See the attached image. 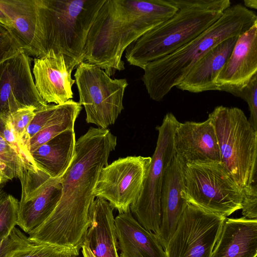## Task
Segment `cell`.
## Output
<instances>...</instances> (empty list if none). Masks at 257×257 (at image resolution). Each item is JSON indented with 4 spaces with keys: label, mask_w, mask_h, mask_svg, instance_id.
Wrapping results in <instances>:
<instances>
[{
    "label": "cell",
    "mask_w": 257,
    "mask_h": 257,
    "mask_svg": "<svg viewBox=\"0 0 257 257\" xmlns=\"http://www.w3.org/2000/svg\"><path fill=\"white\" fill-rule=\"evenodd\" d=\"M0 160L7 167L8 177L20 179L25 170L23 163L13 149L0 137Z\"/></svg>",
    "instance_id": "28"
},
{
    "label": "cell",
    "mask_w": 257,
    "mask_h": 257,
    "mask_svg": "<svg viewBox=\"0 0 257 257\" xmlns=\"http://www.w3.org/2000/svg\"><path fill=\"white\" fill-rule=\"evenodd\" d=\"M241 208L242 217L257 219V187L252 184L242 188Z\"/></svg>",
    "instance_id": "33"
},
{
    "label": "cell",
    "mask_w": 257,
    "mask_h": 257,
    "mask_svg": "<svg viewBox=\"0 0 257 257\" xmlns=\"http://www.w3.org/2000/svg\"><path fill=\"white\" fill-rule=\"evenodd\" d=\"M231 94L241 98L247 103L250 112L248 120L254 130L257 131V74L253 76L246 86Z\"/></svg>",
    "instance_id": "29"
},
{
    "label": "cell",
    "mask_w": 257,
    "mask_h": 257,
    "mask_svg": "<svg viewBox=\"0 0 257 257\" xmlns=\"http://www.w3.org/2000/svg\"><path fill=\"white\" fill-rule=\"evenodd\" d=\"M36 109L34 106H26L11 113L14 130L18 139L22 142L27 128L35 116Z\"/></svg>",
    "instance_id": "32"
},
{
    "label": "cell",
    "mask_w": 257,
    "mask_h": 257,
    "mask_svg": "<svg viewBox=\"0 0 257 257\" xmlns=\"http://www.w3.org/2000/svg\"><path fill=\"white\" fill-rule=\"evenodd\" d=\"M0 167L5 171V174L6 175L7 177L9 179L8 176H7V167L5 164H4L0 160Z\"/></svg>",
    "instance_id": "38"
},
{
    "label": "cell",
    "mask_w": 257,
    "mask_h": 257,
    "mask_svg": "<svg viewBox=\"0 0 257 257\" xmlns=\"http://www.w3.org/2000/svg\"><path fill=\"white\" fill-rule=\"evenodd\" d=\"M0 23L9 28L11 23L9 18L0 8Z\"/></svg>",
    "instance_id": "34"
},
{
    "label": "cell",
    "mask_w": 257,
    "mask_h": 257,
    "mask_svg": "<svg viewBox=\"0 0 257 257\" xmlns=\"http://www.w3.org/2000/svg\"><path fill=\"white\" fill-rule=\"evenodd\" d=\"M183 196L187 202L227 217L241 209L242 189L221 162L187 164Z\"/></svg>",
    "instance_id": "7"
},
{
    "label": "cell",
    "mask_w": 257,
    "mask_h": 257,
    "mask_svg": "<svg viewBox=\"0 0 257 257\" xmlns=\"http://www.w3.org/2000/svg\"><path fill=\"white\" fill-rule=\"evenodd\" d=\"M178 9L175 0H105L89 31L84 61L110 77L124 70L126 48Z\"/></svg>",
    "instance_id": "2"
},
{
    "label": "cell",
    "mask_w": 257,
    "mask_h": 257,
    "mask_svg": "<svg viewBox=\"0 0 257 257\" xmlns=\"http://www.w3.org/2000/svg\"><path fill=\"white\" fill-rule=\"evenodd\" d=\"M31 241L28 236L15 227L8 236L0 240V257H11L15 251Z\"/></svg>",
    "instance_id": "31"
},
{
    "label": "cell",
    "mask_w": 257,
    "mask_h": 257,
    "mask_svg": "<svg viewBox=\"0 0 257 257\" xmlns=\"http://www.w3.org/2000/svg\"><path fill=\"white\" fill-rule=\"evenodd\" d=\"M179 121L171 112L157 127L158 136L147 177L140 194L130 206L132 214L145 229L157 235L161 220V192L165 172L175 155L174 134Z\"/></svg>",
    "instance_id": "9"
},
{
    "label": "cell",
    "mask_w": 257,
    "mask_h": 257,
    "mask_svg": "<svg viewBox=\"0 0 257 257\" xmlns=\"http://www.w3.org/2000/svg\"><path fill=\"white\" fill-rule=\"evenodd\" d=\"M21 51L20 44L9 28L0 23V64Z\"/></svg>",
    "instance_id": "30"
},
{
    "label": "cell",
    "mask_w": 257,
    "mask_h": 257,
    "mask_svg": "<svg viewBox=\"0 0 257 257\" xmlns=\"http://www.w3.org/2000/svg\"><path fill=\"white\" fill-rule=\"evenodd\" d=\"M60 105L47 104L36 109L35 116L28 126L23 139L24 143L28 151L31 138L48 124L58 112Z\"/></svg>",
    "instance_id": "27"
},
{
    "label": "cell",
    "mask_w": 257,
    "mask_h": 257,
    "mask_svg": "<svg viewBox=\"0 0 257 257\" xmlns=\"http://www.w3.org/2000/svg\"><path fill=\"white\" fill-rule=\"evenodd\" d=\"M74 129L60 133L31 155L38 168L52 178H60L70 165L75 153Z\"/></svg>",
    "instance_id": "23"
},
{
    "label": "cell",
    "mask_w": 257,
    "mask_h": 257,
    "mask_svg": "<svg viewBox=\"0 0 257 257\" xmlns=\"http://www.w3.org/2000/svg\"><path fill=\"white\" fill-rule=\"evenodd\" d=\"M105 0H36L46 54L51 50L79 63L90 29Z\"/></svg>",
    "instance_id": "5"
},
{
    "label": "cell",
    "mask_w": 257,
    "mask_h": 257,
    "mask_svg": "<svg viewBox=\"0 0 257 257\" xmlns=\"http://www.w3.org/2000/svg\"><path fill=\"white\" fill-rule=\"evenodd\" d=\"M79 254V250L33 241L15 251L11 257H67Z\"/></svg>",
    "instance_id": "25"
},
{
    "label": "cell",
    "mask_w": 257,
    "mask_h": 257,
    "mask_svg": "<svg viewBox=\"0 0 257 257\" xmlns=\"http://www.w3.org/2000/svg\"><path fill=\"white\" fill-rule=\"evenodd\" d=\"M170 18L132 43L125 50L131 65L144 69L185 46L208 29L231 6L229 0H175Z\"/></svg>",
    "instance_id": "4"
},
{
    "label": "cell",
    "mask_w": 257,
    "mask_h": 257,
    "mask_svg": "<svg viewBox=\"0 0 257 257\" xmlns=\"http://www.w3.org/2000/svg\"><path fill=\"white\" fill-rule=\"evenodd\" d=\"M257 219L226 217L210 257H256Z\"/></svg>",
    "instance_id": "21"
},
{
    "label": "cell",
    "mask_w": 257,
    "mask_h": 257,
    "mask_svg": "<svg viewBox=\"0 0 257 257\" xmlns=\"http://www.w3.org/2000/svg\"><path fill=\"white\" fill-rule=\"evenodd\" d=\"M6 194V192L4 191L3 187L0 186V198L4 196Z\"/></svg>",
    "instance_id": "39"
},
{
    "label": "cell",
    "mask_w": 257,
    "mask_h": 257,
    "mask_svg": "<svg viewBox=\"0 0 257 257\" xmlns=\"http://www.w3.org/2000/svg\"><path fill=\"white\" fill-rule=\"evenodd\" d=\"M9 181L5 171L0 167V185Z\"/></svg>",
    "instance_id": "37"
},
{
    "label": "cell",
    "mask_w": 257,
    "mask_h": 257,
    "mask_svg": "<svg viewBox=\"0 0 257 257\" xmlns=\"http://www.w3.org/2000/svg\"><path fill=\"white\" fill-rule=\"evenodd\" d=\"M257 24V16L241 4L229 7L198 37L163 58L148 63L142 80L150 98L160 101L183 79L193 66L222 41L238 36Z\"/></svg>",
    "instance_id": "3"
},
{
    "label": "cell",
    "mask_w": 257,
    "mask_h": 257,
    "mask_svg": "<svg viewBox=\"0 0 257 257\" xmlns=\"http://www.w3.org/2000/svg\"><path fill=\"white\" fill-rule=\"evenodd\" d=\"M22 186L18 225L25 232L42 225L53 211L61 196L60 178H52L41 170H24L19 179Z\"/></svg>",
    "instance_id": "12"
},
{
    "label": "cell",
    "mask_w": 257,
    "mask_h": 257,
    "mask_svg": "<svg viewBox=\"0 0 257 257\" xmlns=\"http://www.w3.org/2000/svg\"><path fill=\"white\" fill-rule=\"evenodd\" d=\"M74 77L86 121L104 129L114 124L124 108L127 80L112 79L103 69L86 61L77 66Z\"/></svg>",
    "instance_id": "8"
},
{
    "label": "cell",
    "mask_w": 257,
    "mask_h": 257,
    "mask_svg": "<svg viewBox=\"0 0 257 257\" xmlns=\"http://www.w3.org/2000/svg\"><path fill=\"white\" fill-rule=\"evenodd\" d=\"M119 257H166L156 234L143 227L130 210L114 218Z\"/></svg>",
    "instance_id": "20"
},
{
    "label": "cell",
    "mask_w": 257,
    "mask_h": 257,
    "mask_svg": "<svg viewBox=\"0 0 257 257\" xmlns=\"http://www.w3.org/2000/svg\"><path fill=\"white\" fill-rule=\"evenodd\" d=\"M81 249L83 257H95L88 246L85 244H83Z\"/></svg>",
    "instance_id": "36"
},
{
    "label": "cell",
    "mask_w": 257,
    "mask_h": 257,
    "mask_svg": "<svg viewBox=\"0 0 257 257\" xmlns=\"http://www.w3.org/2000/svg\"><path fill=\"white\" fill-rule=\"evenodd\" d=\"M243 4L244 6L247 9L251 8L255 10L257 9L256 0H244Z\"/></svg>",
    "instance_id": "35"
},
{
    "label": "cell",
    "mask_w": 257,
    "mask_h": 257,
    "mask_svg": "<svg viewBox=\"0 0 257 257\" xmlns=\"http://www.w3.org/2000/svg\"><path fill=\"white\" fill-rule=\"evenodd\" d=\"M184 167L175 153L164 178L161 198V224L156 236L164 249L187 203L183 196Z\"/></svg>",
    "instance_id": "18"
},
{
    "label": "cell",
    "mask_w": 257,
    "mask_h": 257,
    "mask_svg": "<svg viewBox=\"0 0 257 257\" xmlns=\"http://www.w3.org/2000/svg\"><path fill=\"white\" fill-rule=\"evenodd\" d=\"M176 155L185 166L192 163L220 162L217 137L211 119L179 122L174 134Z\"/></svg>",
    "instance_id": "15"
},
{
    "label": "cell",
    "mask_w": 257,
    "mask_h": 257,
    "mask_svg": "<svg viewBox=\"0 0 257 257\" xmlns=\"http://www.w3.org/2000/svg\"><path fill=\"white\" fill-rule=\"evenodd\" d=\"M0 8L9 18V28L28 56L46 54L36 0H0Z\"/></svg>",
    "instance_id": "17"
},
{
    "label": "cell",
    "mask_w": 257,
    "mask_h": 257,
    "mask_svg": "<svg viewBox=\"0 0 257 257\" xmlns=\"http://www.w3.org/2000/svg\"><path fill=\"white\" fill-rule=\"evenodd\" d=\"M113 209L100 198H95L91 205L90 224L83 244L95 257H119Z\"/></svg>",
    "instance_id": "22"
},
{
    "label": "cell",
    "mask_w": 257,
    "mask_h": 257,
    "mask_svg": "<svg viewBox=\"0 0 257 257\" xmlns=\"http://www.w3.org/2000/svg\"><path fill=\"white\" fill-rule=\"evenodd\" d=\"M32 58L23 51L0 64V114L47 104L35 87Z\"/></svg>",
    "instance_id": "13"
},
{
    "label": "cell",
    "mask_w": 257,
    "mask_h": 257,
    "mask_svg": "<svg viewBox=\"0 0 257 257\" xmlns=\"http://www.w3.org/2000/svg\"><path fill=\"white\" fill-rule=\"evenodd\" d=\"M11 112L0 114V137L13 149L21 159L25 170L38 172L37 167L30 152L24 143L20 140L14 130L11 118Z\"/></svg>",
    "instance_id": "24"
},
{
    "label": "cell",
    "mask_w": 257,
    "mask_h": 257,
    "mask_svg": "<svg viewBox=\"0 0 257 257\" xmlns=\"http://www.w3.org/2000/svg\"><path fill=\"white\" fill-rule=\"evenodd\" d=\"M238 37L227 39L212 48L193 66L176 87L193 93L218 90L217 78L231 54Z\"/></svg>",
    "instance_id": "19"
},
{
    "label": "cell",
    "mask_w": 257,
    "mask_h": 257,
    "mask_svg": "<svg viewBox=\"0 0 257 257\" xmlns=\"http://www.w3.org/2000/svg\"><path fill=\"white\" fill-rule=\"evenodd\" d=\"M208 117L214 125L221 163L241 189L256 184L257 131L244 112L220 105Z\"/></svg>",
    "instance_id": "6"
},
{
    "label": "cell",
    "mask_w": 257,
    "mask_h": 257,
    "mask_svg": "<svg viewBox=\"0 0 257 257\" xmlns=\"http://www.w3.org/2000/svg\"><path fill=\"white\" fill-rule=\"evenodd\" d=\"M226 217L187 202L164 249L166 257H210Z\"/></svg>",
    "instance_id": "10"
},
{
    "label": "cell",
    "mask_w": 257,
    "mask_h": 257,
    "mask_svg": "<svg viewBox=\"0 0 257 257\" xmlns=\"http://www.w3.org/2000/svg\"><path fill=\"white\" fill-rule=\"evenodd\" d=\"M152 158L127 156L120 158L100 171L93 191L119 213L130 210L138 198L147 177Z\"/></svg>",
    "instance_id": "11"
},
{
    "label": "cell",
    "mask_w": 257,
    "mask_h": 257,
    "mask_svg": "<svg viewBox=\"0 0 257 257\" xmlns=\"http://www.w3.org/2000/svg\"><path fill=\"white\" fill-rule=\"evenodd\" d=\"M19 201L6 193L0 198V240L8 236L18 221Z\"/></svg>",
    "instance_id": "26"
},
{
    "label": "cell",
    "mask_w": 257,
    "mask_h": 257,
    "mask_svg": "<svg viewBox=\"0 0 257 257\" xmlns=\"http://www.w3.org/2000/svg\"><path fill=\"white\" fill-rule=\"evenodd\" d=\"M257 74V24L238 36L216 79L218 91L231 93L246 86Z\"/></svg>",
    "instance_id": "16"
},
{
    "label": "cell",
    "mask_w": 257,
    "mask_h": 257,
    "mask_svg": "<svg viewBox=\"0 0 257 257\" xmlns=\"http://www.w3.org/2000/svg\"><path fill=\"white\" fill-rule=\"evenodd\" d=\"M117 144L109 130L90 127L76 141L72 161L60 178L61 196L47 220L29 234L37 243L80 250L90 224L93 191Z\"/></svg>",
    "instance_id": "1"
},
{
    "label": "cell",
    "mask_w": 257,
    "mask_h": 257,
    "mask_svg": "<svg viewBox=\"0 0 257 257\" xmlns=\"http://www.w3.org/2000/svg\"><path fill=\"white\" fill-rule=\"evenodd\" d=\"M67 257H79V254H71Z\"/></svg>",
    "instance_id": "40"
},
{
    "label": "cell",
    "mask_w": 257,
    "mask_h": 257,
    "mask_svg": "<svg viewBox=\"0 0 257 257\" xmlns=\"http://www.w3.org/2000/svg\"><path fill=\"white\" fill-rule=\"evenodd\" d=\"M79 64L53 50L43 57L34 59L32 74L35 87L46 103L61 104L72 99V87L75 81L71 74Z\"/></svg>",
    "instance_id": "14"
}]
</instances>
